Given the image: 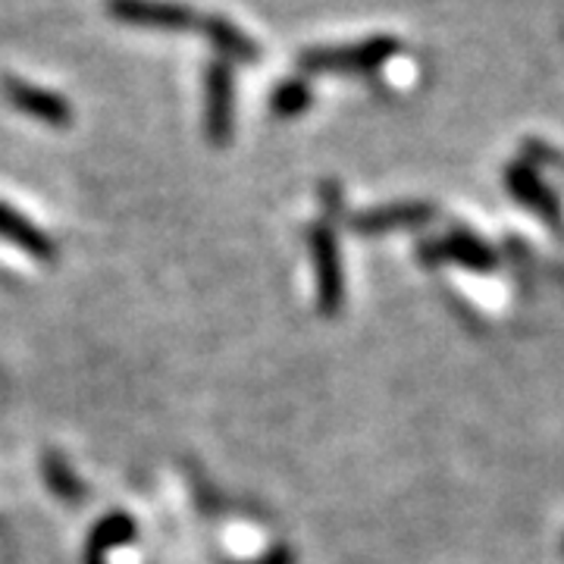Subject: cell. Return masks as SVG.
Here are the masks:
<instances>
[{
  "mask_svg": "<svg viewBox=\"0 0 564 564\" xmlns=\"http://www.w3.org/2000/svg\"><path fill=\"white\" fill-rule=\"evenodd\" d=\"M236 79L232 66L217 61L204 73V135L214 148H226L236 132Z\"/></svg>",
  "mask_w": 564,
  "mask_h": 564,
  "instance_id": "obj_1",
  "label": "cell"
},
{
  "mask_svg": "<svg viewBox=\"0 0 564 564\" xmlns=\"http://www.w3.org/2000/svg\"><path fill=\"white\" fill-rule=\"evenodd\" d=\"M311 258L317 270V304L333 317L343 307V254L329 226L311 229Z\"/></svg>",
  "mask_w": 564,
  "mask_h": 564,
  "instance_id": "obj_5",
  "label": "cell"
},
{
  "mask_svg": "<svg viewBox=\"0 0 564 564\" xmlns=\"http://www.w3.org/2000/svg\"><path fill=\"white\" fill-rule=\"evenodd\" d=\"M0 239L17 245L20 251H25L29 258H39V261H54L57 258L54 239L44 229H39L35 223L25 220L17 207L3 202H0Z\"/></svg>",
  "mask_w": 564,
  "mask_h": 564,
  "instance_id": "obj_6",
  "label": "cell"
},
{
  "mask_svg": "<svg viewBox=\"0 0 564 564\" xmlns=\"http://www.w3.org/2000/svg\"><path fill=\"white\" fill-rule=\"evenodd\" d=\"M307 104H311V88L299 79L280 82L270 95V107L276 117H299Z\"/></svg>",
  "mask_w": 564,
  "mask_h": 564,
  "instance_id": "obj_10",
  "label": "cell"
},
{
  "mask_svg": "<svg viewBox=\"0 0 564 564\" xmlns=\"http://www.w3.org/2000/svg\"><path fill=\"white\" fill-rule=\"evenodd\" d=\"M202 29L207 41L220 51V57L226 63H242V66H251V63L261 57V47L254 44V39L242 32L236 22H229L226 17H204Z\"/></svg>",
  "mask_w": 564,
  "mask_h": 564,
  "instance_id": "obj_7",
  "label": "cell"
},
{
  "mask_svg": "<svg viewBox=\"0 0 564 564\" xmlns=\"http://www.w3.org/2000/svg\"><path fill=\"white\" fill-rule=\"evenodd\" d=\"M0 91H3L7 104L17 107L29 120H39L51 129H66L73 122V104L51 88H41L35 82H25L20 76H3Z\"/></svg>",
  "mask_w": 564,
  "mask_h": 564,
  "instance_id": "obj_4",
  "label": "cell"
},
{
  "mask_svg": "<svg viewBox=\"0 0 564 564\" xmlns=\"http://www.w3.org/2000/svg\"><path fill=\"white\" fill-rule=\"evenodd\" d=\"M135 536V521L122 511L107 514L101 524L91 530L88 549H85V564H107V552L120 549Z\"/></svg>",
  "mask_w": 564,
  "mask_h": 564,
  "instance_id": "obj_8",
  "label": "cell"
},
{
  "mask_svg": "<svg viewBox=\"0 0 564 564\" xmlns=\"http://www.w3.org/2000/svg\"><path fill=\"white\" fill-rule=\"evenodd\" d=\"M395 54V41L370 39L358 44H339V47H314L304 51L302 66L311 73H364L377 69Z\"/></svg>",
  "mask_w": 564,
  "mask_h": 564,
  "instance_id": "obj_2",
  "label": "cell"
},
{
  "mask_svg": "<svg viewBox=\"0 0 564 564\" xmlns=\"http://www.w3.org/2000/svg\"><path fill=\"white\" fill-rule=\"evenodd\" d=\"M110 20L139 29H163V32H182L192 25H202L195 7H185L180 0H107Z\"/></svg>",
  "mask_w": 564,
  "mask_h": 564,
  "instance_id": "obj_3",
  "label": "cell"
},
{
  "mask_svg": "<svg viewBox=\"0 0 564 564\" xmlns=\"http://www.w3.org/2000/svg\"><path fill=\"white\" fill-rule=\"evenodd\" d=\"M41 474H44V484H47V489H51L57 499H63V502H82L85 486H82L79 477L73 474V467L63 462L61 455H44Z\"/></svg>",
  "mask_w": 564,
  "mask_h": 564,
  "instance_id": "obj_9",
  "label": "cell"
},
{
  "mask_svg": "<svg viewBox=\"0 0 564 564\" xmlns=\"http://www.w3.org/2000/svg\"><path fill=\"white\" fill-rule=\"evenodd\" d=\"M248 564H292V552L289 549H273V552H267V555Z\"/></svg>",
  "mask_w": 564,
  "mask_h": 564,
  "instance_id": "obj_11",
  "label": "cell"
}]
</instances>
